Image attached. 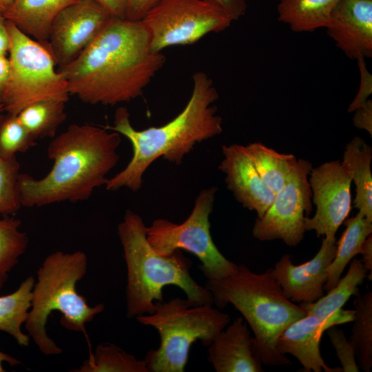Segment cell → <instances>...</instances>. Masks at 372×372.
I'll use <instances>...</instances> for the list:
<instances>
[{"label": "cell", "instance_id": "1", "mask_svg": "<svg viewBox=\"0 0 372 372\" xmlns=\"http://www.w3.org/2000/svg\"><path fill=\"white\" fill-rule=\"evenodd\" d=\"M165 56L150 46L141 21L112 17L96 39L58 71L70 94L92 105H114L141 96Z\"/></svg>", "mask_w": 372, "mask_h": 372}, {"label": "cell", "instance_id": "2", "mask_svg": "<svg viewBox=\"0 0 372 372\" xmlns=\"http://www.w3.org/2000/svg\"><path fill=\"white\" fill-rule=\"evenodd\" d=\"M193 88L183 110L168 123L158 127L138 130L134 128L126 107H118L112 125L103 126L126 137L131 143L133 155L126 167L107 179V191L126 187L137 192L148 167L162 158L176 165L199 143L223 132L222 118L214 103L218 94L212 79L199 71L192 76Z\"/></svg>", "mask_w": 372, "mask_h": 372}, {"label": "cell", "instance_id": "3", "mask_svg": "<svg viewBox=\"0 0 372 372\" xmlns=\"http://www.w3.org/2000/svg\"><path fill=\"white\" fill-rule=\"evenodd\" d=\"M121 142V134L103 126L70 125L48 145V156L54 164L45 176L36 179L20 174L22 206L87 200L95 189L105 185L106 176L119 160Z\"/></svg>", "mask_w": 372, "mask_h": 372}, {"label": "cell", "instance_id": "4", "mask_svg": "<svg viewBox=\"0 0 372 372\" xmlns=\"http://www.w3.org/2000/svg\"><path fill=\"white\" fill-rule=\"evenodd\" d=\"M205 287L218 309L231 304L242 314L254 333V349L263 364H291L285 355L278 351L277 340L289 324L307 313L286 298L271 268L258 273L241 264L227 277L207 280Z\"/></svg>", "mask_w": 372, "mask_h": 372}, {"label": "cell", "instance_id": "5", "mask_svg": "<svg viewBox=\"0 0 372 372\" xmlns=\"http://www.w3.org/2000/svg\"><path fill=\"white\" fill-rule=\"evenodd\" d=\"M118 235L127 266L126 316L128 318L152 313L156 302L163 301V289H181L194 305L213 304L210 291L192 276V260L181 250L169 256L156 253L146 237L143 218L130 209L118 225Z\"/></svg>", "mask_w": 372, "mask_h": 372}, {"label": "cell", "instance_id": "6", "mask_svg": "<svg viewBox=\"0 0 372 372\" xmlns=\"http://www.w3.org/2000/svg\"><path fill=\"white\" fill-rule=\"evenodd\" d=\"M87 255L81 251L48 255L37 271V281L32 289L30 311L25 322L26 330L45 355L63 352L46 331L48 316L53 311L61 313L60 323L68 330L82 332L90 347L85 324L103 311L105 305H88L86 298L76 291V283L85 275Z\"/></svg>", "mask_w": 372, "mask_h": 372}, {"label": "cell", "instance_id": "7", "mask_svg": "<svg viewBox=\"0 0 372 372\" xmlns=\"http://www.w3.org/2000/svg\"><path fill=\"white\" fill-rule=\"evenodd\" d=\"M135 318L160 336L158 348L148 351L144 359L149 372H183L192 344L200 340L207 347L230 321L211 304L194 305L179 297L157 301L152 313Z\"/></svg>", "mask_w": 372, "mask_h": 372}, {"label": "cell", "instance_id": "8", "mask_svg": "<svg viewBox=\"0 0 372 372\" xmlns=\"http://www.w3.org/2000/svg\"><path fill=\"white\" fill-rule=\"evenodd\" d=\"M10 36V75L3 94V111L17 115L34 102L56 99L67 102L65 79L56 70L54 59L46 47L6 20Z\"/></svg>", "mask_w": 372, "mask_h": 372}, {"label": "cell", "instance_id": "9", "mask_svg": "<svg viewBox=\"0 0 372 372\" xmlns=\"http://www.w3.org/2000/svg\"><path fill=\"white\" fill-rule=\"evenodd\" d=\"M217 189L212 186L201 190L183 223L157 218L146 227L147 239L156 253L169 256L176 250H185L194 254L200 261L199 270L208 280L227 277L238 269V265L222 254L211 235L209 216Z\"/></svg>", "mask_w": 372, "mask_h": 372}, {"label": "cell", "instance_id": "10", "mask_svg": "<svg viewBox=\"0 0 372 372\" xmlns=\"http://www.w3.org/2000/svg\"><path fill=\"white\" fill-rule=\"evenodd\" d=\"M233 21L223 8L207 0H161L141 20L155 52L194 44L208 34L224 31Z\"/></svg>", "mask_w": 372, "mask_h": 372}, {"label": "cell", "instance_id": "11", "mask_svg": "<svg viewBox=\"0 0 372 372\" xmlns=\"http://www.w3.org/2000/svg\"><path fill=\"white\" fill-rule=\"evenodd\" d=\"M313 168L307 160L299 158L282 187L275 194L267 211L256 218L253 236L260 241L282 240L294 247L304 238V220L312 211L309 175Z\"/></svg>", "mask_w": 372, "mask_h": 372}, {"label": "cell", "instance_id": "12", "mask_svg": "<svg viewBox=\"0 0 372 372\" xmlns=\"http://www.w3.org/2000/svg\"><path fill=\"white\" fill-rule=\"evenodd\" d=\"M311 200L316 209L304 220L306 231L334 238L351 209V178L339 160L325 162L312 168L309 175Z\"/></svg>", "mask_w": 372, "mask_h": 372}, {"label": "cell", "instance_id": "13", "mask_svg": "<svg viewBox=\"0 0 372 372\" xmlns=\"http://www.w3.org/2000/svg\"><path fill=\"white\" fill-rule=\"evenodd\" d=\"M113 17L91 0H79L55 17L46 47L59 68L70 64L96 39Z\"/></svg>", "mask_w": 372, "mask_h": 372}, {"label": "cell", "instance_id": "14", "mask_svg": "<svg viewBox=\"0 0 372 372\" xmlns=\"http://www.w3.org/2000/svg\"><path fill=\"white\" fill-rule=\"evenodd\" d=\"M337 249L336 238L324 237L321 246L310 260L296 265L288 254L271 268L284 295L295 303H311L324 296L327 269Z\"/></svg>", "mask_w": 372, "mask_h": 372}, {"label": "cell", "instance_id": "15", "mask_svg": "<svg viewBox=\"0 0 372 372\" xmlns=\"http://www.w3.org/2000/svg\"><path fill=\"white\" fill-rule=\"evenodd\" d=\"M326 29L348 58H371L372 0H339Z\"/></svg>", "mask_w": 372, "mask_h": 372}, {"label": "cell", "instance_id": "16", "mask_svg": "<svg viewBox=\"0 0 372 372\" xmlns=\"http://www.w3.org/2000/svg\"><path fill=\"white\" fill-rule=\"evenodd\" d=\"M223 158L219 169L236 200L244 208L263 216L272 203L275 194L265 184L250 161L245 146L232 144L222 147Z\"/></svg>", "mask_w": 372, "mask_h": 372}, {"label": "cell", "instance_id": "17", "mask_svg": "<svg viewBox=\"0 0 372 372\" xmlns=\"http://www.w3.org/2000/svg\"><path fill=\"white\" fill-rule=\"evenodd\" d=\"M207 360L217 372H262L253 337L242 317L226 326L207 347Z\"/></svg>", "mask_w": 372, "mask_h": 372}, {"label": "cell", "instance_id": "18", "mask_svg": "<svg viewBox=\"0 0 372 372\" xmlns=\"http://www.w3.org/2000/svg\"><path fill=\"white\" fill-rule=\"evenodd\" d=\"M330 327L328 322L307 313L283 331L276 347L281 354L296 358L305 371L341 372L340 367L329 366L320 353L322 335Z\"/></svg>", "mask_w": 372, "mask_h": 372}, {"label": "cell", "instance_id": "19", "mask_svg": "<svg viewBox=\"0 0 372 372\" xmlns=\"http://www.w3.org/2000/svg\"><path fill=\"white\" fill-rule=\"evenodd\" d=\"M367 273L361 260L353 258L346 275L325 296L315 302L299 305L307 313L328 322L331 327L352 322L355 310H344L342 307L351 296L359 293L358 287L367 277Z\"/></svg>", "mask_w": 372, "mask_h": 372}, {"label": "cell", "instance_id": "20", "mask_svg": "<svg viewBox=\"0 0 372 372\" xmlns=\"http://www.w3.org/2000/svg\"><path fill=\"white\" fill-rule=\"evenodd\" d=\"M79 0H12L3 14L22 32L46 44L52 23L57 14Z\"/></svg>", "mask_w": 372, "mask_h": 372}, {"label": "cell", "instance_id": "21", "mask_svg": "<svg viewBox=\"0 0 372 372\" xmlns=\"http://www.w3.org/2000/svg\"><path fill=\"white\" fill-rule=\"evenodd\" d=\"M372 147L360 136L346 145L341 161L355 186L354 206L372 221Z\"/></svg>", "mask_w": 372, "mask_h": 372}, {"label": "cell", "instance_id": "22", "mask_svg": "<svg viewBox=\"0 0 372 372\" xmlns=\"http://www.w3.org/2000/svg\"><path fill=\"white\" fill-rule=\"evenodd\" d=\"M345 229L337 241L335 255L327 269L324 290L329 291L335 286L347 265L355 258L365 239L372 234V221L360 211L344 220Z\"/></svg>", "mask_w": 372, "mask_h": 372}, {"label": "cell", "instance_id": "23", "mask_svg": "<svg viewBox=\"0 0 372 372\" xmlns=\"http://www.w3.org/2000/svg\"><path fill=\"white\" fill-rule=\"evenodd\" d=\"M339 0H280L278 21L294 32H313L326 28Z\"/></svg>", "mask_w": 372, "mask_h": 372}, {"label": "cell", "instance_id": "24", "mask_svg": "<svg viewBox=\"0 0 372 372\" xmlns=\"http://www.w3.org/2000/svg\"><path fill=\"white\" fill-rule=\"evenodd\" d=\"M35 280L32 276L26 278L12 293L0 296V331L6 332L23 347L30 342L28 335L21 326L27 320L31 307L32 289Z\"/></svg>", "mask_w": 372, "mask_h": 372}, {"label": "cell", "instance_id": "25", "mask_svg": "<svg viewBox=\"0 0 372 372\" xmlns=\"http://www.w3.org/2000/svg\"><path fill=\"white\" fill-rule=\"evenodd\" d=\"M245 149L262 181L276 194L284 185L298 158L260 142L251 143Z\"/></svg>", "mask_w": 372, "mask_h": 372}, {"label": "cell", "instance_id": "26", "mask_svg": "<svg viewBox=\"0 0 372 372\" xmlns=\"http://www.w3.org/2000/svg\"><path fill=\"white\" fill-rule=\"evenodd\" d=\"M65 103L56 99L39 101L24 107L17 116L35 140L54 138L66 118Z\"/></svg>", "mask_w": 372, "mask_h": 372}, {"label": "cell", "instance_id": "27", "mask_svg": "<svg viewBox=\"0 0 372 372\" xmlns=\"http://www.w3.org/2000/svg\"><path fill=\"white\" fill-rule=\"evenodd\" d=\"M353 306L355 313L349 342L361 369L369 372L372 367V292L355 295Z\"/></svg>", "mask_w": 372, "mask_h": 372}, {"label": "cell", "instance_id": "28", "mask_svg": "<svg viewBox=\"0 0 372 372\" xmlns=\"http://www.w3.org/2000/svg\"><path fill=\"white\" fill-rule=\"evenodd\" d=\"M74 372H149L145 360H138L116 345L101 343L94 353H90L89 359L84 361Z\"/></svg>", "mask_w": 372, "mask_h": 372}, {"label": "cell", "instance_id": "29", "mask_svg": "<svg viewBox=\"0 0 372 372\" xmlns=\"http://www.w3.org/2000/svg\"><path fill=\"white\" fill-rule=\"evenodd\" d=\"M21 225V220L14 217L0 218V291L28 245V236L20 230Z\"/></svg>", "mask_w": 372, "mask_h": 372}, {"label": "cell", "instance_id": "30", "mask_svg": "<svg viewBox=\"0 0 372 372\" xmlns=\"http://www.w3.org/2000/svg\"><path fill=\"white\" fill-rule=\"evenodd\" d=\"M2 113V112H1ZM0 113V156L8 159L16 157L34 146L36 140L20 123L17 116Z\"/></svg>", "mask_w": 372, "mask_h": 372}, {"label": "cell", "instance_id": "31", "mask_svg": "<svg viewBox=\"0 0 372 372\" xmlns=\"http://www.w3.org/2000/svg\"><path fill=\"white\" fill-rule=\"evenodd\" d=\"M20 164L17 157L0 156V216L14 214L22 207L19 187Z\"/></svg>", "mask_w": 372, "mask_h": 372}, {"label": "cell", "instance_id": "32", "mask_svg": "<svg viewBox=\"0 0 372 372\" xmlns=\"http://www.w3.org/2000/svg\"><path fill=\"white\" fill-rule=\"evenodd\" d=\"M327 330L331 343L335 350L336 355L342 365V371L358 372L360 369L354 350L346 338L343 330L331 327Z\"/></svg>", "mask_w": 372, "mask_h": 372}, {"label": "cell", "instance_id": "33", "mask_svg": "<svg viewBox=\"0 0 372 372\" xmlns=\"http://www.w3.org/2000/svg\"><path fill=\"white\" fill-rule=\"evenodd\" d=\"M360 74V83L358 92L348 107V112H354L363 105L372 93V75L367 70L365 59L360 57L357 59Z\"/></svg>", "mask_w": 372, "mask_h": 372}, {"label": "cell", "instance_id": "34", "mask_svg": "<svg viewBox=\"0 0 372 372\" xmlns=\"http://www.w3.org/2000/svg\"><path fill=\"white\" fill-rule=\"evenodd\" d=\"M161 0H126L125 19L141 21L146 14Z\"/></svg>", "mask_w": 372, "mask_h": 372}, {"label": "cell", "instance_id": "35", "mask_svg": "<svg viewBox=\"0 0 372 372\" xmlns=\"http://www.w3.org/2000/svg\"><path fill=\"white\" fill-rule=\"evenodd\" d=\"M353 123L360 130H366L372 136V101L371 99L354 111Z\"/></svg>", "mask_w": 372, "mask_h": 372}, {"label": "cell", "instance_id": "36", "mask_svg": "<svg viewBox=\"0 0 372 372\" xmlns=\"http://www.w3.org/2000/svg\"><path fill=\"white\" fill-rule=\"evenodd\" d=\"M211 1L227 11L234 21L243 16L247 8L246 0H207Z\"/></svg>", "mask_w": 372, "mask_h": 372}, {"label": "cell", "instance_id": "37", "mask_svg": "<svg viewBox=\"0 0 372 372\" xmlns=\"http://www.w3.org/2000/svg\"><path fill=\"white\" fill-rule=\"evenodd\" d=\"M99 4L112 17L125 18L126 0H91Z\"/></svg>", "mask_w": 372, "mask_h": 372}, {"label": "cell", "instance_id": "38", "mask_svg": "<svg viewBox=\"0 0 372 372\" xmlns=\"http://www.w3.org/2000/svg\"><path fill=\"white\" fill-rule=\"evenodd\" d=\"M362 256L361 261L366 268L369 271L367 276L368 279L372 280V236L369 235L362 243L360 254Z\"/></svg>", "mask_w": 372, "mask_h": 372}, {"label": "cell", "instance_id": "39", "mask_svg": "<svg viewBox=\"0 0 372 372\" xmlns=\"http://www.w3.org/2000/svg\"><path fill=\"white\" fill-rule=\"evenodd\" d=\"M10 75V61L6 56H0V106L5 93Z\"/></svg>", "mask_w": 372, "mask_h": 372}, {"label": "cell", "instance_id": "40", "mask_svg": "<svg viewBox=\"0 0 372 372\" xmlns=\"http://www.w3.org/2000/svg\"><path fill=\"white\" fill-rule=\"evenodd\" d=\"M10 36L6 25V19L0 12V56H6L10 49Z\"/></svg>", "mask_w": 372, "mask_h": 372}, {"label": "cell", "instance_id": "41", "mask_svg": "<svg viewBox=\"0 0 372 372\" xmlns=\"http://www.w3.org/2000/svg\"><path fill=\"white\" fill-rule=\"evenodd\" d=\"M4 362H8L10 366H17L21 364V362L15 358L0 351V372L5 371L2 366Z\"/></svg>", "mask_w": 372, "mask_h": 372}, {"label": "cell", "instance_id": "42", "mask_svg": "<svg viewBox=\"0 0 372 372\" xmlns=\"http://www.w3.org/2000/svg\"><path fill=\"white\" fill-rule=\"evenodd\" d=\"M12 0H0V12L3 14L10 6Z\"/></svg>", "mask_w": 372, "mask_h": 372}, {"label": "cell", "instance_id": "43", "mask_svg": "<svg viewBox=\"0 0 372 372\" xmlns=\"http://www.w3.org/2000/svg\"><path fill=\"white\" fill-rule=\"evenodd\" d=\"M3 112V106H0V113Z\"/></svg>", "mask_w": 372, "mask_h": 372}]
</instances>
